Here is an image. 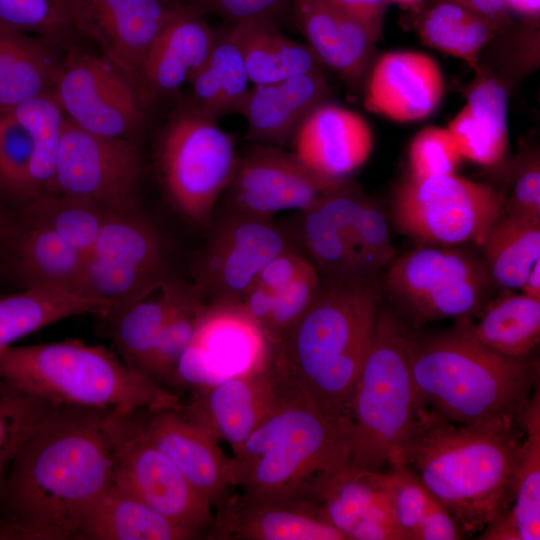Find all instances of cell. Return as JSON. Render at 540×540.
Returning a JSON list of instances; mask_svg holds the SVG:
<instances>
[{
  "mask_svg": "<svg viewBox=\"0 0 540 540\" xmlns=\"http://www.w3.org/2000/svg\"><path fill=\"white\" fill-rule=\"evenodd\" d=\"M217 122L189 102L172 113L157 142L163 189L172 205L198 225L211 221L237 161L232 137Z\"/></svg>",
  "mask_w": 540,
  "mask_h": 540,
  "instance_id": "ba28073f",
  "label": "cell"
},
{
  "mask_svg": "<svg viewBox=\"0 0 540 540\" xmlns=\"http://www.w3.org/2000/svg\"><path fill=\"white\" fill-rule=\"evenodd\" d=\"M109 213L89 200L59 193L34 197L25 208L26 221L51 230L85 259Z\"/></svg>",
  "mask_w": 540,
  "mask_h": 540,
  "instance_id": "7bdbcfd3",
  "label": "cell"
},
{
  "mask_svg": "<svg viewBox=\"0 0 540 540\" xmlns=\"http://www.w3.org/2000/svg\"><path fill=\"white\" fill-rule=\"evenodd\" d=\"M14 112L30 132L33 155L29 170V198L51 193L65 115L52 91L33 98Z\"/></svg>",
  "mask_w": 540,
  "mask_h": 540,
  "instance_id": "ee69618b",
  "label": "cell"
},
{
  "mask_svg": "<svg viewBox=\"0 0 540 540\" xmlns=\"http://www.w3.org/2000/svg\"><path fill=\"white\" fill-rule=\"evenodd\" d=\"M142 169L135 140L94 134L65 117L51 193L89 200L112 213L140 211Z\"/></svg>",
  "mask_w": 540,
  "mask_h": 540,
  "instance_id": "5bb4252c",
  "label": "cell"
},
{
  "mask_svg": "<svg viewBox=\"0 0 540 540\" xmlns=\"http://www.w3.org/2000/svg\"><path fill=\"white\" fill-rule=\"evenodd\" d=\"M271 365L274 401L232 457L235 487L316 503L323 487L350 465L346 438L274 357Z\"/></svg>",
  "mask_w": 540,
  "mask_h": 540,
  "instance_id": "277c9868",
  "label": "cell"
},
{
  "mask_svg": "<svg viewBox=\"0 0 540 540\" xmlns=\"http://www.w3.org/2000/svg\"><path fill=\"white\" fill-rule=\"evenodd\" d=\"M491 286L482 258L460 246L422 245L394 258L385 277L395 312L413 328L470 318L485 306Z\"/></svg>",
  "mask_w": 540,
  "mask_h": 540,
  "instance_id": "9c48e42d",
  "label": "cell"
},
{
  "mask_svg": "<svg viewBox=\"0 0 540 540\" xmlns=\"http://www.w3.org/2000/svg\"><path fill=\"white\" fill-rule=\"evenodd\" d=\"M286 0H183L198 13L214 14L234 24L256 19H271Z\"/></svg>",
  "mask_w": 540,
  "mask_h": 540,
  "instance_id": "f5cc1de1",
  "label": "cell"
},
{
  "mask_svg": "<svg viewBox=\"0 0 540 540\" xmlns=\"http://www.w3.org/2000/svg\"><path fill=\"white\" fill-rule=\"evenodd\" d=\"M316 503L347 540H404L388 471L349 465L323 487Z\"/></svg>",
  "mask_w": 540,
  "mask_h": 540,
  "instance_id": "44dd1931",
  "label": "cell"
},
{
  "mask_svg": "<svg viewBox=\"0 0 540 540\" xmlns=\"http://www.w3.org/2000/svg\"><path fill=\"white\" fill-rule=\"evenodd\" d=\"M416 29L431 48L464 61L476 74L480 53L497 32L481 16L449 0H437L417 14Z\"/></svg>",
  "mask_w": 540,
  "mask_h": 540,
  "instance_id": "ab89813d",
  "label": "cell"
},
{
  "mask_svg": "<svg viewBox=\"0 0 540 540\" xmlns=\"http://www.w3.org/2000/svg\"><path fill=\"white\" fill-rule=\"evenodd\" d=\"M308 46L322 63L350 84L365 75L377 39L360 21L327 0H292Z\"/></svg>",
  "mask_w": 540,
  "mask_h": 540,
  "instance_id": "f1b7e54d",
  "label": "cell"
},
{
  "mask_svg": "<svg viewBox=\"0 0 540 540\" xmlns=\"http://www.w3.org/2000/svg\"><path fill=\"white\" fill-rule=\"evenodd\" d=\"M116 418L115 483L178 525L206 539L213 521L211 504L143 434L141 413Z\"/></svg>",
  "mask_w": 540,
  "mask_h": 540,
  "instance_id": "9a60e30c",
  "label": "cell"
},
{
  "mask_svg": "<svg viewBox=\"0 0 540 540\" xmlns=\"http://www.w3.org/2000/svg\"><path fill=\"white\" fill-rule=\"evenodd\" d=\"M462 156L446 128L425 127L410 143V175L418 178L456 174Z\"/></svg>",
  "mask_w": 540,
  "mask_h": 540,
  "instance_id": "f907efd6",
  "label": "cell"
},
{
  "mask_svg": "<svg viewBox=\"0 0 540 540\" xmlns=\"http://www.w3.org/2000/svg\"><path fill=\"white\" fill-rule=\"evenodd\" d=\"M481 16L491 23L496 31L503 30L509 23L506 0H449Z\"/></svg>",
  "mask_w": 540,
  "mask_h": 540,
  "instance_id": "11a10c76",
  "label": "cell"
},
{
  "mask_svg": "<svg viewBox=\"0 0 540 540\" xmlns=\"http://www.w3.org/2000/svg\"><path fill=\"white\" fill-rule=\"evenodd\" d=\"M505 215L540 222V163L530 158L519 170L512 192L504 203Z\"/></svg>",
  "mask_w": 540,
  "mask_h": 540,
  "instance_id": "816d5d0a",
  "label": "cell"
},
{
  "mask_svg": "<svg viewBox=\"0 0 540 540\" xmlns=\"http://www.w3.org/2000/svg\"><path fill=\"white\" fill-rule=\"evenodd\" d=\"M52 94L77 127L133 140L151 105L138 84L110 60L75 48L62 57Z\"/></svg>",
  "mask_w": 540,
  "mask_h": 540,
  "instance_id": "7c38bea8",
  "label": "cell"
},
{
  "mask_svg": "<svg viewBox=\"0 0 540 540\" xmlns=\"http://www.w3.org/2000/svg\"><path fill=\"white\" fill-rule=\"evenodd\" d=\"M250 83L240 47L228 30L217 34L207 59L190 80V103L216 121L240 114Z\"/></svg>",
  "mask_w": 540,
  "mask_h": 540,
  "instance_id": "d590c367",
  "label": "cell"
},
{
  "mask_svg": "<svg viewBox=\"0 0 540 540\" xmlns=\"http://www.w3.org/2000/svg\"><path fill=\"white\" fill-rule=\"evenodd\" d=\"M364 195L349 181L309 208L295 212L285 226L320 276L361 275L355 220Z\"/></svg>",
  "mask_w": 540,
  "mask_h": 540,
  "instance_id": "7402d4cb",
  "label": "cell"
},
{
  "mask_svg": "<svg viewBox=\"0 0 540 540\" xmlns=\"http://www.w3.org/2000/svg\"><path fill=\"white\" fill-rule=\"evenodd\" d=\"M111 305L104 299L37 289L0 296V350L55 322L85 314L105 317Z\"/></svg>",
  "mask_w": 540,
  "mask_h": 540,
  "instance_id": "8d00e7d4",
  "label": "cell"
},
{
  "mask_svg": "<svg viewBox=\"0 0 540 540\" xmlns=\"http://www.w3.org/2000/svg\"><path fill=\"white\" fill-rule=\"evenodd\" d=\"M32 155L29 130L13 109L0 107V188L28 200Z\"/></svg>",
  "mask_w": 540,
  "mask_h": 540,
  "instance_id": "c3c4849f",
  "label": "cell"
},
{
  "mask_svg": "<svg viewBox=\"0 0 540 540\" xmlns=\"http://www.w3.org/2000/svg\"><path fill=\"white\" fill-rule=\"evenodd\" d=\"M55 407L0 378V493L20 446Z\"/></svg>",
  "mask_w": 540,
  "mask_h": 540,
  "instance_id": "bcb514c9",
  "label": "cell"
},
{
  "mask_svg": "<svg viewBox=\"0 0 540 540\" xmlns=\"http://www.w3.org/2000/svg\"><path fill=\"white\" fill-rule=\"evenodd\" d=\"M411 374L427 408L461 424L520 421L539 387V362L496 353L458 319L448 330L405 324Z\"/></svg>",
  "mask_w": 540,
  "mask_h": 540,
  "instance_id": "5b68a950",
  "label": "cell"
},
{
  "mask_svg": "<svg viewBox=\"0 0 540 540\" xmlns=\"http://www.w3.org/2000/svg\"><path fill=\"white\" fill-rule=\"evenodd\" d=\"M520 289L523 294L540 300V259L533 264Z\"/></svg>",
  "mask_w": 540,
  "mask_h": 540,
  "instance_id": "9f6ffc18",
  "label": "cell"
},
{
  "mask_svg": "<svg viewBox=\"0 0 540 540\" xmlns=\"http://www.w3.org/2000/svg\"><path fill=\"white\" fill-rule=\"evenodd\" d=\"M504 214V200L492 186L452 175L418 178L408 174L396 187L392 218L402 234L422 245L481 246Z\"/></svg>",
  "mask_w": 540,
  "mask_h": 540,
  "instance_id": "30bf717a",
  "label": "cell"
},
{
  "mask_svg": "<svg viewBox=\"0 0 540 540\" xmlns=\"http://www.w3.org/2000/svg\"><path fill=\"white\" fill-rule=\"evenodd\" d=\"M61 47L0 25V107H15L51 92Z\"/></svg>",
  "mask_w": 540,
  "mask_h": 540,
  "instance_id": "836d02e7",
  "label": "cell"
},
{
  "mask_svg": "<svg viewBox=\"0 0 540 540\" xmlns=\"http://www.w3.org/2000/svg\"><path fill=\"white\" fill-rule=\"evenodd\" d=\"M199 534L160 514L114 483L91 507L78 540H192Z\"/></svg>",
  "mask_w": 540,
  "mask_h": 540,
  "instance_id": "d6a6232c",
  "label": "cell"
},
{
  "mask_svg": "<svg viewBox=\"0 0 540 540\" xmlns=\"http://www.w3.org/2000/svg\"><path fill=\"white\" fill-rule=\"evenodd\" d=\"M118 411L58 406L31 431L0 493V540H78L115 483Z\"/></svg>",
  "mask_w": 540,
  "mask_h": 540,
  "instance_id": "6da1fadb",
  "label": "cell"
},
{
  "mask_svg": "<svg viewBox=\"0 0 540 540\" xmlns=\"http://www.w3.org/2000/svg\"><path fill=\"white\" fill-rule=\"evenodd\" d=\"M291 143L292 152L308 168L345 180L368 160L373 133L362 115L326 101L304 119Z\"/></svg>",
  "mask_w": 540,
  "mask_h": 540,
  "instance_id": "d4e9b609",
  "label": "cell"
},
{
  "mask_svg": "<svg viewBox=\"0 0 540 540\" xmlns=\"http://www.w3.org/2000/svg\"><path fill=\"white\" fill-rule=\"evenodd\" d=\"M184 285L182 281L169 279L154 293L104 317L110 322L109 337L113 345L130 367L143 372Z\"/></svg>",
  "mask_w": 540,
  "mask_h": 540,
  "instance_id": "f35d334b",
  "label": "cell"
},
{
  "mask_svg": "<svg viewBox=\"0 0 540 540\" xmlns=\"http://www.w3.org/2000/svg\"><path fill=\"white\" fill-rule=\"evenodd\" d=\"M524 430L508 506L481 533V540L540 539V390L533 393L522 417Z\"/></svg>",
  "mask_w": 540,
  "mask_h": 540,
  "instance_id": "f546056e",
  "label": "cell"
},
{
  "mask_svg": "<svg viewBox=\"0 0 540 540\" xmlns=\"http://www.w3.org/2000/svg\"><path fill=\"white\" fill-rule=\"evenodd\" d=\"M0 25L61 48L78 35L71 0H0Z\"/></svg>",
  "mask_w": 540,
  "mask_h": 540,
  "instance_id": "7dc6e473",
  "label": "cell"
},
{
  "mask_svg": "<svg viewBox=\"0 0 540 540\" xmlns=\"http://www.w3.org/2000/svg\"><path fill=\"white\" fill-rule=\"evenodd\" d=\"M206 303L184 285L158 339L147 358L143 372L158 384L170 383L176 364L193 339Z\"/></svg>",
  "mask_w": 540,
  "mask_h": 540,
  "instance_id": "f6af8a7d",
  "label": "cell"
},
{
  "mask_svg": "<svg viewBox=\"0 0 540 540\" xmlns=\"http://www.w3.org/2000/svg\"><path fill=\"white\" fill-rule=\"evenodd\" d=\"M396 523L404 540H458L466 536L447 509L405 465L388 468Z\"/></svg>",
  "mask_w": 540,
  "mask_h": 540,
  "instance_id": "b9f144b4",
  "label": "cell"
},
{
  "mask_svg": "<svg viewBox=\"0 0 540 540\" xmlns=\"http://www.w3.org/2000/svg\"><path fill=\"white\" fill-rule=\"evenodd\" d=\"M0 378L52 405L100 410L181 409L180 398L102 346L78 339L0 350Z\"/></svg>",
  "mask_w": 540,
  "mask_h": 540,
  "instance_id": "8992f818",
  "label": "cell"
},
{
  "mask_svg": "<svg viewBox=\"0 0 540 540\" xmlns=\"http://www.w3.org/2000/svg\"><path fill=\"white\" fill-rule=\"evenodd\" d=\"M321 277L298 248L266 265L241 302L257 322L273 349L314 300Z\"/></svg>",
  "mask_w": 540,
  "mask_h": 540,
  "instance_id": "484cf974",
  "label": "cell"
},
{
  "mask_svg": "<svg viewBox=\"0 0 540 540\" xmlns=\"http://www.w3.org/2000/svg\"><path fill=\"white\" fill-rule=\"evenodd\" d=\"M320 277L314 300L273 356L344 432L349 402L374 337L382 290L376 276Z\"/></svg>",
  "mask_w": 540,
  "mask_h": 540,
  "instance_id": "3957f363",
  "label": "cell"
},
{
  "mask_svg": "<svg viewBox=\"0 0 540 540\" xmlns=\"http://www.w3.org/2000/svg\"><path fill=\"white\" fill-rule=\"evenodd\" d=\"M348 182L314 172L293 152L252 144L237 156L225 190L226 210L273 218L281 211L307 209Z\"/></svg>",
  "mask_w": 540,
  "mask_h": 540,
  "instance_id": "e0dca14e",
  "label": "cell"
},
{
  "mask_svg": "<svg viewBox=\"0 0 540 540\" xmlns=\"http://www.w3.org/2000/svg\"><path fill=\"white\" fill-rule=\"evenodd\" d=\"M229 32L240 47L253 85L322 71V63L310 47L287 37L271 19L236 23Z\"/></svg>",
  "mask_w": 540,
  "mask_h": 540,
  "instance_id": "e575fe53",
  "label": "cell"
},
{
  "mask_svg": "<svg viewBox=\"0 0 540 540\" xmlns=\"http://www.w3.org/2000/svg\"><path fill=\"white\" fill-rule=\"evenodd\" d=\"M426 408L410 370L405 323L382 302L345 419L350 466L384 471L398 464Z\"/></svg>",
  "mask_w": 540,
  "mask_h": 540,
  "instance_id": "52a82bcc",
  "label": "cell"
},
{
  "mask_svg": "<svg viewBox=\"0 0 540 540\" xmlns=\"http://www.w3.org/2000/svg\"><path fill=\"white\" fill-rule=\"evenodd\" d=\"M26 222L14 257L24 289L92 296L84 256L51 230Z\"/></svg>",
  "mask_w": 540,
  "mask_h": 540,
  "instance_id": "1f68e13d",
  "label": "cell"
},
{
  "mask_svg": "<svg viewBox=\"0 0 540 540\" xmlns=\"http://www.w3.org/2000/svg\"><path fill=\"white\" fill-rule=\"evenodd\" d=\"M181 1H183V0H181Z\"/></svg>",
  "mask_w": 540,
  "mask_h": 540,
  "instance_id": "91938a15",
  "label": "cell"
},
{
  "mask_svg": "<svg viewBox=\"0 0 540 540\" xmlns=\"http://www.w3.org/2000/svg\"><path fill=\"white\" fill-rule=\"evenodd\" d=\"M141 429L211 506H216L235 487L233 458L179 409L143 411Z\"/></svg>",
  "mask_w": 540,
  "mask_h": 540,
  "instance_id": "ffe728a7",
  "label": "cell"
},
{
  "mask_svg": "<svg viewBox=\"0 0 540 540\" xmlns=\"http://www.w3.org/2000/svg\"><path fill=\"white\" fill-rule=\"evenodd\" d=\"M295 248L273 218L225 210L196 255L191 290L206 304H241L266 265Z\"/></svg>",
  "mask_w": 540,
  "mask_h": 540,
  "instance_id": "8fae6325",
  "label": "cell"
},
{
  "mask_svg": "<svg viewBox=\"0 0 540 540\" xmlns=\"http://www.w3.org/2000/svg\"><path fill=\"white\" fill-rule=\"evenodd\" d=\"M183 5L181 0H71L78 35L95 41L136 83L150 46Z\"/></svg>",
  "mask_w": 540,
  "mask_h": 540,
  "instance_id": "ac0fdd59",
  "label": "cell"
},
{
  "mask_svg": "<svg viewBox=\"0 0 540 540\" xmlns=\"http://www.w3.org/2000/svg\"><path fill=\"white\" fill-rule=\"evenodd\" d=\"M444 92L443 74L433 58L415 51L387 52L372 67L364 105L394 121H416L437 108Z\"/></svg>",
  "mask_w": 540,
  "mask_h": 540,
  "instance_id": "cb8c5ba5",
  "label": "cell"
},
{
  "mask_svg": "<svg viewBox=\"0 0 540 540\" xmlns=\"http://www.w3.org/2000/svg\"><path fill=\"white\" fill-rule=\"evenodd\" d=\"M509 10L527 17H538L540 0H506Z\"/></svg>",
  "mask_w": 540,
  "mask_h": 540,
  "instance_id": "6f0895ef",
  "label": "cell"
},
{
  "mask_svg": "<svg viewBox=\"0 0 540 540\" xmlns=\"http://www.w3.org/2000/svg\"><path fill=\"white\" fill-rule=\"evenodd\" d=\"M424 1L425 0H389L390 3L397 4L399 7L409 10L416 15L423 9Z\"/></svg>",
  "mask_w": 540,
  "mask_h": 540,
  "instance_id": "680465c9",
  "label": "cell"
},
{
  "mask_svg": "<svg viewBox=\"0 0 540 540\" xmlns=\"http://www.w3.org/2000/svg\"><path fill=\"white\" fill-rule=\"evenodd\" d=\"M466 93L467 102L448 123L462 156L478 165L498 164L508 149V98L504 86L482 70Z\"/></svg>",
  "mask_w": 540,
  "mask_h": 540,
  "instance_id": "4dcf8cb0",
  "label": "cell"
},
{
  "mask_svg": "<svg viewBox=\"0 0 540 540\" xmlns=\"http://www.w3.org/2000/svg\"><path fill=\"white\" fill-rule=\"evenodd\" d=\"M271 362L261 370L194 390L180 413L215 440L228 443L235 453L273 404Z\"/></svg>",
  "mask_w": 540,
  "mask_h": 540,
  "instance_id": "603a6c76",
  "label": "cell"
},
{
  "mask_svg": "<svg viewBox=\"0 0 540 540\" xmlns=\"http://www.w3.org/2000/svg\"><path fill=\"white\" fill-rule=\"evenodd\" d=\"M486 348L513 358L528 357L540 340V300L505 294L486 305L478 322L460 319Z\"/></svg>",
  "mask_w": 540,
  "mask_h": 540,
  "instance_id": "74e56055",
  "label": "cell"
},
{
  "mask_svg": "<svg viewBox=\"0 0 540 540\" xmlns=\"http://www.w3.org/2000/svg\"><path fill=\"white\" fill-rule=\"evenodd\" d=\"M327 1L364 24L377 40L381 37L389 0Z\"/></svg>",
  "mask_w": 540,
  "mask_h": 540,
  "instance_id": "db71d44e",
  "label": "cell"
},
{
  "mask_svg": "<svg viewBox=\"0 0 540 540\" xmlns=\"http://www.w3.org/2000/svg\"><path fill=\"white\" fill-rule=\"evenodd\" d=\"M273 357L264 332L241 304H206L170 385L200 390L258 371Z\"/></svg>",
  "mask_w": 540,
  "mask_h": 540,
  "instance_id": "2e32d148",
  "label": "cell"
},
{
  "mask_svg": "<svg viewBox=\"0 0 540 540\" xmlns=\"http://www.w3.org/2000/svg\"><path fill=\"white\" fill-rule=\"evenodd\" d=\"M86 271L91 295L110 303L108 315L171 279L164 238L141 210L108 214L86 258Z\"/></svg>",
  "mask_w": 540,
  "mask_h": 540,
  "instance_id": "4fadbf2b",
  "label": "cell"
},
{
  "mask_svg": "<svg viewBox=\"0 0 540 540\" xmlns=\"http://www.w3.org/2000/svg\"><path fill=\"white\" fill-rule=\"evenodd\" d=\"M216 507L206 539L347 540L312 501L241 491Z\"/></svg>",
  "mask_w": 540,
  "mask_h": 540,
  "instance_id": "d6986e66",
  "label": "cell"
},
{
  "mask_svg": "<svg viewBox=\"0 0 540 540\" xmlns=\"http://www.w3.org/2000/svg\"><path fill=\"white\" fill-rule=\"evenodd\" d=\"M480 247L493 286L520 289L531 267L540 259V222L503 214Z\"/></svg>",
  "mask_w": 540,
  "mask_h": 540,
  "instance_id": "60d3db41",
  "label": "cell"
},
{
  "mask_svg": "<svg viewBox=\"0 0 540 540\" xmlns=\"http://www.w3.org/2000/svg\"><path fill=\"white\" fill-rule=\"evenodd\" d=\"M355 232L359 272L364 276H376L393 261L396 251L382 209L366 195L357 211Z\"/></svg>",
  "mask_w": 540,
  "mask_h": 540,
  "instance_id": "681fc988",
  "label": "cell"
},
{
  "mask_svg": "<svg viewBox=\"0 0 540 540\" xmlns=\"http://www.w3.org/2000/svg\"><path fill=\"white\" fill-rule=\"evenodd\" d=\"M523 436L521 420L461 424L426 408L396 465L419 477L465 536L478 535L508 506Z\"/></svg>",
  "mask_w": 540,
  "mask_h": 540,
  "instance_id": "7a4b0ae2",
  "label": "cell"
},
{
  "mask_svg": "<svg viewBox=\"0 0 540 540\" xmlns=\"http://www.w3.org/2000/svg\"><path fill=\"white\" fill-rule=\"evenodd\" d=\"M330 94L331 88L322 71L253 85L240 113L247 121L246 139L252 144L282 148Z\"/></svg>",
  "mask_w": 540,
  "mask_h": 540,
  "instance_id": "83f0119b",
  "label": "cell"
},
{
  "mask_svg": "<svg viewBox=\"0 0 540 540\" xmlns=\"http://www.w3.org/2000/svg\"><path fill=\"white\" fill-rule=\"evenodd\" d=\"M217 33L203 15L183 5L147 51L137 83L147 100L176 95L207 59Z\"/></svg>",
  "mask_w": 540,
  "mask_h": 540,
  "instance_id": "4316f807",
  "label": "cell"
}]
</instances>
